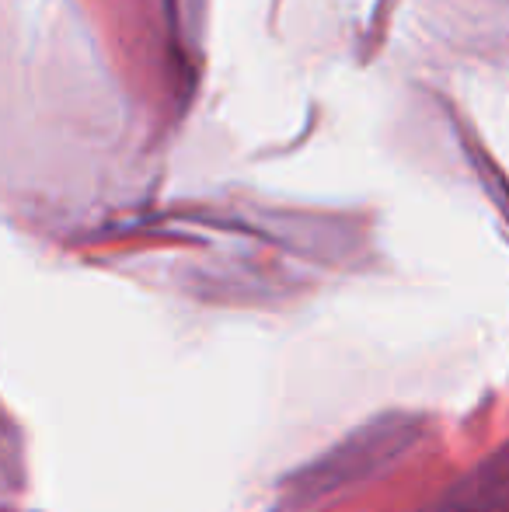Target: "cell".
<instances>
[{"label": "cell", "instance_id": "6da1fadb", "mask_svg": "<svg viewBox=\"0 0 509 512\" xmlns=\"http://www.w3.org/2000/svg\"><path fill=\"white\" fill-rule=\"evenodd\" d=\"M422 512H509V446L482 460Z\"/></svg>", "mask_w": 509, "mask_h": 512}]
</instances>
